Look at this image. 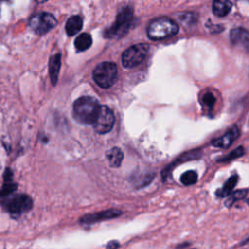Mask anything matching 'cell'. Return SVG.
I'll return each instance as SVG.
<instances>
[{"label": "cell", "mask_w": 249, "mask_h": 249, "mask_svg": "<svg viewBox=\"0 0 249 249\" xmlns=\"http://www.w3.org/2000/svg\"><path fill=\"white\" fill-rule=\"evenodd\" d=\"M231 9V3L226 0L222 1H214L212 4L213 14L217 17H225L227 16Z\"/></svg>", "instance_id": "obj_14"}, {"label": "cell", "mask_w": 249, "mask_h": 249, "mask_svg": "<svg viewBox=\"0 0 249 249\" xmlns=\"http://www.w3.org/2000/svg\"><path fill=\"white\" fill-rule=\"evenodd\" d=\"M197 181V173L194 170H188L181 175V182L186 185H194Z\"/></svg>", "instance_id": "obj_18"}, {"label": "cell", "mask_w": 249, "mask_h": 249, "mask_svg": "<svg viewBox=\"0 0 249 249\" xmlns=\"http://www.w3.org/2000/svg\"><path fill=\"white\" fill-rule=\"evenodd\" d=\"M230 38L232 44L241 45L249 50V31L243 28H234L230 34Z\"/></svg>", "instance_id": "obj_11"}, {"label": "cell", "mask_w": 249, "mask_h": 249, "mask_svg": "<svg viewBox=\"0 0 249 249\" xmlns=\"http://www.w3.org/2000/svg\"><path fill=\"white\" fill-rule=\"evenodd\" d=\"M237 180H238V176H237L236 174H234V175H232L231 177H230L229 180L225 183L224 187L216 192L217 196H219V197H224V196H229V195L231 194V192L232 191L233 187L235 186V184L237 183Z\"/></svg>", "instance_id": "obj_17"}, {"label": "cell", "mask_w": 249, "mask_h": 249, "mask_svg": "<svg viewBox=\"0 0 249 249\" xmlns=\"http://www.w3.org/2000/svg\"><path fill=\"white\" fill-rule=\"evenodd\" d=\"M237 136H238V128L236 126H233L230 130H228L226 134H224L223 136L214 139L211 144L219 148H228L232 144V142L237 138Z\"/></svg>", "instance_id": "obj_10"}, {"label": "cell", "mask_w": 249, "mask_h": 249, "mask_svg": "<svg viewBox=\"0 0 249 249\" xmlns=\"http://www.w3.org/2000/svg\"><path fill=\"white\" fill-rule=\"evenodd\" d=\"M215 101H216L215 96L211 92H206L202 96V103L208 108H212L215 104Z\"/></svg>", "instance_id": "obj_20"}, {"label": "cell", "mask_w": 249, "mask_h": 249, "mask_svg": "<svg viewBox=\"0 0 249 249\" xmlns=\"http://www.w3.org/2000/svg\"><path fill=\"white\" fill-rule=\"evenodd\" d=\"M243 153H244V151H243L242 147H238L237 149H235L234 151H232L230 155H228L225 159H222L221 160H222V161H226V160H232V159H235V158H238V157L242 156Z\"/></svg>", "instance_id": "obj_21"}, {"label": "cell", "mask_w": 249, "mask_h": 249, "mask_svg": "<svg viewBox=\"0 0 249 249\" xmlns=\"http://www.w3.org/2000/svg\"><path fill=\"white\" fill-rule=\"evenodd\" d=\"M115 123V117L112 110L107 106H101L99 114L94 122L93 128L99 134L109 132Z\"/></svg>", "instance_id": "obj_8"}, {"label": "cell", "mask_w": 249, "mask_h": 249, "mask_svg": "<svg viewBox=\"0 0 249 249\" xmlns=\"http://www.w3.org/2000/svg\"><path fill=\"white\" fill-rule=\"evenodd\" d=\"M92 77L99 87L104 89L110 88L115 84L118 77L117 65L109 61L101 62L94 68Z\"/></svg>", "instance_id": "obj_4"}, {"label": "cell", "mask_w": 249, "mask_h": 249, "mask_svg": "<svg viewBox=\"0 0 249 249\" xmlns=\"http://www.w3.org/2000/svg\"><path fill=\"white\" fill-rule=\"evenodd\" d=\"M5 209L14 216H19L24 212L29 211L33 206V201L30 196L23 194L10 195L0 198Z\"/></svg>", "instance_id": "obj_5"}, {"label": "cell", "mask_w": 249, "mask_h": 249, "mask_svg": "<svg viewBox=\"0 0 249 249\" xmlns=\"http://www.w3.org/2000/svg\"><path fill=\"white\" fill-rule=\"evenodd\" d=\"M82 27H83V19L78 15L70 17L67 19L65 24V30L69 36H73L77 34L82 29Z\"/></svg>", "instance_id": "obj_13"}, {"label": "cell", "mask_w": 249, "mask_h": 249, "mask_svg": "<svg viewBox=\"0 0 249 249\" xmlns=\"http://www.w3.org/2000/svg\"><path fill=\"white\" fill-rule=\"evenodd\" d=\"M122 215V211L118 209H108L104 211H100L97 213H92V214H87L83 216L80 219V223L83 225H91L100 221L104 220H110L119 217Z\"/></svg>", "instance_id": "obj_9"}, {"label": "cell", "mask_w": 249, "mask_h": 249, "mask_svg": "<svg viewBox=\"0 0 249 249\" xmlns=\"http://www.w3.org/2000/svg\"><path fill=\"white\" fill-rule=\"evenodd\" d=\"M60 54L56 53L53 54L51 58H50V62H49V73H50V77H51V81L52 84L54 86L57 82V78H58V73L60 70Z\"/></svg>", "instance_id": "obj_12"}, {"label": "cell", "mask_w": 249, "mask_h": 249, "mask_svg": "<svg viewBox=\"0 0 249 249\" xmlns=\"http://www.w3.org/2000/svg\"><path fill=\"white\" fill-rule=\"evenodd\" d=\"M106 157H107V160H108L111 166L118 167L122 163L124 154L121 151V149H119L118 147H114L106 153Z\"/></svg>", "instance_id": "obj_15"}, {"label": "cell", "mask_w": 249, "mask_h": 249, "mask_svg": "<svg viewBox=\"0 0 249 249\" xmlns=\"http://www.w3.org/2000/svg\"><path fill=\"white\" fill-rule=\"evenodd\" d=\"M133 14L130 7L123 8L117 18L115 22L105 31L104 36L107 38H121L125 35L132 23Z\"/></svg>", "instance_id": "obj_3"}, {"label": "cell", "mask_w": 249, "mask_h": 249, "mask_svg": "<svg viewBox=\"0 0 249 249\" xmlns=\"http://www.w3.org/2000/svg\"><path fill=\"white\" fill-rule=\"evenodd\" d=\"M101 105L91 96H82L73 104V115L76 121L84 124H93Z\"/></svg>", "instance_id": "obj_1"}, {"label": "cell", "mask_w": 249, "mask_h": 249, "mask_svg": "<svg viewBox=\"0 0 249 249\" xmlns=\"http://www.w3.org/2000/svg\"><path fill=\"white\" fill-rule=\"evenodd\" d=\"M120 247V243L116 240H112L107 243L106 249H118Z\"/></svg>", "instance_id": "obj_22"}, {"label": "cell", "mask_w": 249, "mask_h": 249, "mask_svg": "<svg viewBox=\"0 0 249 249\" xmlns=\"http://www.w3.org/2000/svg\"><path fill=\"white\" fill-rule=\"evenodd\" d=\"M56 18L50 13H39L29 19V26L39 35L45 34L56 25Z\"/></svg>", "instance_id": "obj_7"}, {"label": "cell", "mask_w": 249, "mask_h": 249, "mask_svg": "<svg viewBox=\"0 0 249 249\" xmlns=\"http://www.w3.org/2000/svg\"><path fill=\"white\" fill-rule=\"evenodd\" d=\"M149 52L148 44H137L126 49L122 55V62L125 68H132L139 65L147 56Z\"/></svg>", "instance_id": "obj_6"}, {"label": "cell", "mask_w": 249, "mask_h": 249, "mask_svg": "<svg viewBox=\"0 0 249 249\" xmlns=\"http://www.w3.org/2000/svg\"><path fill=\"white\" fill-rule=\"evenodd\" d=\"M246 194H247V190H240V191H237V192L233 193L232 196H231V197L229 198V200L226 202V205H227L228 207H230L235 200H238V199L243 198V197L246 196Z\"/></svg>", "instance_id": "obj_19"}, {"label": "cell", "mask_w": 249, "mask_h": 249, "mask_svg": "<svg viewBox=\"0 0 249 249\" xmlns=\"http://www.w3.org/2000/svg\"><path fill=\"white\" fill-rule=\"evenodd\" d=\"M178 24L169 18L161 17L153 19L147 28L148 37L152 40H161L178 32Z\"/></svg>", "instance_id": "obj_2"}, {"label": "cell", "mask_w": 249, "mask_h": 249, "mask_svg": "<svg viewBox=\"0 0 249 249\" xmlns=\"http://www.w3.org/2000/svg\"><path fill=\"white\" fill-rule=\"evenodd\" d=\"M92 44L91 36L89 33H82L80 34L74 41L75 48L78 52H84L88 50Z\"/></svg>", "instance_id": "obj_16"}]
</instances>
